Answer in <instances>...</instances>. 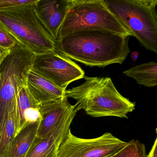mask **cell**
Segmentation results:
<instances>
[{
    "instance_id": "9",
    "label": "cell",
    "mask_w": 157,
    "mask_h": 157,
    "mask_svg": "<svg viewBox=\"0 0 157 157\" xmlns=\"http://www.w3.org/2000/svg\"><path fill=\"white\" fill-rule=\"evenodd\" d=\"M77 112L75 108L46 137L36 136L25 157H57L59 145L70 129L71 124Z\"/></svg>"
},
{
    "instance_id": "8",
    "label": "cell",
    "mask_w": 157,
    "mask_h": 157,
    "mask_svg": "<svg viewBox=\"0 0 157 157\" xmlns=\"http://www.w3.org/2000/svg\"><path fill=\"white\" fill-rule=\"evenodd\" d=\"M33 69L65 91L70 83L85 76L78 64L56 50L36 56Z\"/></svg>"
},
{
    "instance_id": "3",
    "label": "cell",
    "mask_w": 157,
    "mask_h": 157,
    "mask_svg": "<svg viewBox=\"0 0 157 157\" xmlns=\"http://www.w3.org/2000/svg\"><path fill=\"white\" fill-rule=\"evenodd\" d=\"M0 26L36 56L55 50V41L37 16L35 4L0 11Z\"/></svg>"
},
{
    "instance_id": "17",
    "label": "cell",
    "mask_w": 157,
    "mask_h": 157,
    "mask_svg": "<svg viewBox=\"0 0 157 157\" xmlns=\"http://www.w3.org/2000/svg\"><path fill=\"white\" fill-rule=\"evenodd\" d=\"M147 155L144 144L132 140L110 157H147Z\"/></svg>"
},
{
    "instance_id": "6",
    "label": "cell",
    "mask_w": 157,
    "mask_h": 157,
    "mask_svg": "<svg viewBox=\"0 0 157 157\" xmlns=\"http://www.w3.org/2000/svg\"><path fill=\"white\" fill-rule=\"evenodd\" d=\"M36 56L18 44L11 49L10 55L0 68V129L10 112L16 106L18 90L27 86L29 72Z\"/></svg>"
},
{
    "instance_id": "1",
    "label": "cell",
    "mask_w": 157,
    "mask_h": 157,
    "mask_svg": "<svg viewBox=\"0 0 157 157\" xmlns=\"http://www.w3.org/2000/svg\"><path fill=\"white\" fill-rule=\"evenodd\" d=\"M129 38L106 30H82L57 39L55 50L85 66L102 67L124 62Z\"/></svg>"
},
{
    "instance_id": "12",
    "label": "cell",
    "mask_w": 157,
    "mask_h": 157,
    "mask_svg": "<svg viewBox=\"0 0 157 157\" xmlns=\"http://www.w3.org/2000/svg\"><path fill=\"white\" fill-rule=\"evenodd\" d=\"M40 104L34 98L27 88L23 86L16 97V135L29 123L39 121Z\"/></svg>"
},
{
    "instance_id": "13",
    "label": "cell",
    "mask_w": 157,
    "mask_h": 157,
    "mask_svg": "<svg viewBox=\"0 0 157 157\" xmlns=\"http://www.w3.org/2000/svg\"><path fill=\"white\" fill-rule=\"evenodd\" d=\"M27 88L34 98L40 104L59 100L65 96V91L40 75L33 69L29 72Z\"/></svg>"
},
{
    "instance_id": "21",
    "label": "cell",
    "mask_w": 157,
    "mask_h": 157,
    "mask_svg": "<svg viewBox=\"0 0 157 157\" xmlns=\"http://www.w3.org/2000/svg\"><path fill=\"white\" fill-rule=\"evenodd\" d=\"M157 139L156 138L154 144L147 157H157Z\"/></svg>"
},
{
    "instance_id": "16",
    "label": "cell",
    "mask_w": 157,
    "mask_h": 157,
    "mask_svg": "<svg viewBox=\"0 0 157 157\" xmlns=\"http://www.w3.org/2000/svg\"><path fill=\"white\" fill-rule=\"evenodd\" d=\"M16 106L11 110L0 129V157H8L16 135Z\"/></svg>"
},
{
    "instance_id": "15",
    "label": "cell",
    "mask_w": 157,
    "mask_h": 157,
    "mask_svg": "<svg viewBox=\"0 0 157 157\" xmlns=\"http://www.w3.org/2000/svg\"><path fill=\"white\" fill-rule=\"evenodd\" d=\"M124 73L133 78L140 85L147 87L157 85V64L154 61L135 66L125 71Z\"/></svg>"
},
{
    "instance_id": "14",
    "label": "cell",
    "mask_w": 157,
    "mask_h": 157,
    "mask_svg": "<svg viewBox=\"0 0 157 157\" xmlns=\"http://www.w3.org/2000/svg\"><path fill=\"white\" fill-rule=\"evenodd\" d=\"M40 120L29 123L16 135L8 157H25L37 136Z\"/></svg>"
},
{
    "instance_id": "18",
    "label": "cell",
    "mask_w": 157,
    "mask_h": 157,
    "mask_svg": "<svg viewBox=\"0 0 157 157\" xmlns=\"http://www.w3.org/2000/svg\"><path fill=\"white\" fill-rule=\"evenodd\" d=\"M38 0H0V11L13 8L34 5Z\"/></svg>"
},
{
    "instance_id": "5",
    "label": "cell",
    "mask_w": 157,
    "mask_h": 157,
    "mask_svg": "<svg viewBox=\"0 0 157 157\" xmlns=\"http://www.w3.org/2000/svg\"><path fill=\"white\" fill-rule=\"evenodd\" d=\"M87 30H106L123 36H132L108 10L104 0H71L57 39L77 31Z\"/></svg>"
},
{
    "instance_id": "19",
    "label": "cell",
    "mask_w": 157,
    "mask_h": 157,
    "mask_svg": "<svg viewBox=\"0 0 157 157\" xmlns=\"http://www.w3.org/2000/svg\"><path fill=\"white\" fill-rule=\"evenodd\" d=\"M19 44L18 41L7 31L0 26V47L11 49Z\"/></svg>"
},
{
    "instance_id": "10",
    "label": "cell",
    "mask_w": 157,
    "mask_h": 157,
    "mask_svg": "<svg viewBox=\"0 0 157 157\" xmlns=\"http://www.w3.org/2000/svg\"><path fill=\"white\" fill-rule=\"evenodd\" d=\"M71 2V0H38L35 4L37 16L55 41Z\"/></svg>"
},
{
    "instance_id": "7",
    "label": "cell",
    "mask_w": 157,
    "mask_h": 157,
    "mask_svg": "<svg viewBox=\"0 0 157 157\" xmlns=\"http://www.w3.org/2000/svg\"><path fill=\"white\" fill-rule=\"evenodd\" d=\"M127 143L109 132L95 138H81L70 128L59 145L57 157H110Z\"/></svg>"
},
{
    "instance_id": "4",
    "label": "cell",
    "mask_w": 157,
    "mask_h": 157,
    "mask_svg": "<svg viewBox=\"0 0 157 157\" xmlns=\"http://www.w3.org/2000/svg\"><path fill=\"white\" fill-rule=\"evenodd\" d=\"M104 1L141 45L157 54V0Z\"/></svg>"
},
{
    "instance_id": "11",
    "label": "cell",
    "mask_w": 157,
    "mask_h": 157,
    "mask_svg": "<svg viewBox=\"0 0 157 157\" xmlns=\"http://www.w3.org/2000/svg\"><path fill=\"white\" fill-rule=\"evenodd\" d=\"M66 96L49 102L40 105L39 112L41 116L37 130V137L44 138L69 114L75 109Z\"/></svg>"
},
{
    "instance_id": "2",
    "label": "cell",
    "mask_w": 157,
    "mask_h": 157,
    "mask_svg": "<svg viewBox=\"0 0 157 157\" xmlns=\"http://www.w3.org/2000/svg\"><path fill=\"white\" fill-rule=\"evenodd\" d=\"M79 86L66 90L65 96L77 101L75 110H83L93 117L113 116L128 118L136 103L120 94L110 78L84 76Z\"/></svg>"
},
{
    "instance_id": "20",
    "label": "cell",
    "mask_w": 157,
    "mask_h": 157,
    "mask_svg": "<svg viewBox=\"0 0 157 157\" xmlns=\"http://www.w3.org/2000/svg\"><path fill=\"white\" fill-rule=\"evenodd\" d=\"M11 49H6L0 47V68L5 59L7 57L10 53ZM1 77V73H0Z\"/></svg>"
},
{
    "instance_id": "22",
    "label": "cell",
    "mask_w": 157,
    "mask_h": 157,
    "mask_svg": "<svg viewBox=\"0 0 157 157\" xmlns=\"http://www.w3.org/2000/svg\"><path fill=\"white\" fill-rule=\"evenodd\" d=\"M139 55V53L138 52H137V51H134V52L131 53L130 57H131V59H132L133 61H136Z\"/></svg>"
}]
</instances>
